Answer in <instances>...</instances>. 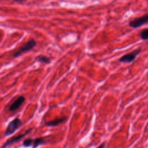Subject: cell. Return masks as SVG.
<instances>
[{"instance_id": "1", "label": "cell", "mask_w": 148, "mask_h": 148, "mask_svg": "<svg viewBox=\"0 0 148 148\" xmlns=\"http://www.w3.org/2000/svg\"><path fill=\"white\" fill-rule=\"evenodd\" d=\"M36 45V41L35 39H31L28 40L26 43H25L24 45L21 46L16 50V51L14 53V54H13V57L17 58L20 56L23 53L32 50L34 47H35Z\"/></svg>"}, {"instance_id": "2", "label": "cell", "mask_w": 148, "mask_h": 148, "mask_svg": "<svg viewBox=\"0 0 148 148\" xmlns=\"http://www.w3.org/2000/svg\"><path fill=\"white\" fill-rule=\"evenodd\" d=\"M23 125V122L18 117L14 118L11 121H10L5 130V136H8L13 134L16 131L20 128Z\"/></svg>"}, {"instance_id": "3", "label": "cell", "mask_w": 148, "mask_h": 148, "mask_svg": "<svg viewBox=\"0 0 148 148\" xmlns=\"http://www.w3.org/2000/svg\"><path fill=\"white\" fill-rule=\"evenodd\" d=\"M146 23H148V13L130 21L128 24L131 27L136 28Z\"/></svg>"}, {"instance_id": "4", "label": "cell", "mask_w": 148, "mask_h": 148, "mask_svg": "<svg viewBox=\"0 0 148 148\" xmlns=\"http://www.w3.org/2000/svg\"><path fill=\"white\" fill-rule=\"evenodd\" d=\"M140 51H141V48L136 49V50L123 56L119 59V61L123 63L131 62L135 59L136 56L140 53Z\"/></svg>"}, {"instance_id": "5", "label": "cell", "mask_w": 148, "mask_h": 148, "mask_svg": "<svg viewBox=\"0 0 148 148\" xmlns=\"http://www.w3.org/2000/svg\"><path fill=\"white\" fill-rule=\"evenodd\" d=\"M31 128H29L28 130H27L24 133L18 135H16V136H14L13 137H12L11 138L9 139L8 140H7L2 146L1 148H6L8 146H10V145L17 142L18 141H19L21 139H22L24 136H25L26 135H27L31 131Z\"/></svg>"}, {"instance_id": "6", "label": "cell", "mask_w": 148, "mask_h": 148, "mask_svg": "<svg viewBox=\"0 0 148 148\" xmlns=\"http://www.w3.org/2000/svg\"><path fill=\"white\" fill-rule=\"evenodd\" d=\"M25 100V98L23 95L19 96L10 105L9 108V110L10 112H14L16 110H17L23 104Z\"/></svg>"}, {"instance_id": "7", "label": "cell", "mask_w": 148, "mask_h": 148, "mask_svg": "<svg viewBox=\"0 0 148 148\" xmlns=\"http://www.w3.org/2000/svg\"><path fill=\"white\" fill-rule=\"evenodd\" d=\"M67 120L66 117H62L60 118H56L51 121H47L45 123V125L48 127H55L61 123H65Z\"/></svg>"}, {"instance_id": "8", "label": "cell", "mask_w": 148, "mask_h": 148, "mask_svg": "<svg viewBox=\"0 0 148 148\" xmlns=\"http://www.w3.org/2000/svg\"><path fill=\"white\" fill-rule=\"evenodd\" d=\"M46 143V140L43 138H37L32 139V146L33 148H36L38 146L45 145Z\"/></svg>"}, {"instance_id": "9", "label": "cell", "mask_w": 148, "mask_h": 148, "mask_svg": "<svg viewBox=\"0 0 148 148\" xmlns=\"http://www.w3.org/2000/svg\"><path fill=\"white\" fill-rule=\"evenodd\" d=\"M139 36L142 40L148 39V28H145L140 31L139 33Z\"/></svg>"}, {"instance_id": "10", "label": "cell", "mask_w": 148, "mask_h": 148, "mask_svg": "<svg viewBox=\"0 0 148 148\" xmlns=\"http://www.w3.org/2000/svg\"><path fill=\"white\" fill-rule=\"evenodd\" d=\"M38 61L40 62H44L45 64H49L50 63V59L47 56H39L38 58Z\"/></svg>"}, {"instance_id": "11", "label": "cell", "mask_w": 148, "mask_h": 148, "mask_svg": "<svg viewBox=\"0 0 148 148\" xmlns=\"http://www.w3.org/2000/svg\"><path fill=\"white\" fill-rule=\"evenodd\" d=\"M105 142H103V143H102L98 147H97V148H104V147H105Z\"/></svg>"}]
</instances>
